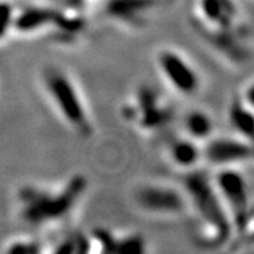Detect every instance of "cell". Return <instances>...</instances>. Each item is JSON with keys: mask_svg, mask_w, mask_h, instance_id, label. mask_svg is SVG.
<instances>
[{"mask_svg": "<svg viewBox=\"0 0 254 254\" xmlns=\"http://www.w3.org/2000/svg\"><path fill=\"white\" fill-rule=\"evenodd\" d=\"M88 190L80 173L57 183H26L16 192L17 217L35 228H60L74 214Z\"/></svg>", "mask_w": 254, "mask_h": 254, "instance_id": "6da1fadb", "label": "cell"}, {"mask_svg": "<svg viewBox=\"0 0 254 254\" xmlns=\"http://www.w3.org/2000/svg\"><path fill=\"white\" fill-rule=\"evenodd\" d=\"M192 218V241L202 251H215L234 241V228L211 175L201 167L182 174Z\"/></svg>", "mask_w": 254, "mask_h": 254, "instance_id": "7a4b0ae2", "label": "cell"}, {"mask_svg": "<svg viewBox=\"0 0 254 254\" xmlns=\"http://www.w3.org/2000/svg\"><path fill=\"white\" fill-rule=\"evenodd\" d=\"M40 84L65 126L83 139L92 136L95 127L90 109L70 73L56 64H47L40 70Z\"/></svg>", "mask_w": 254, "mask_h": 254, "instance_id": "3957f363", "label": "cell"}, {"mask_svg": "<svg viewBox=\"0 0 254 254\" xmlns=\"http://www.w3.org/2000/svg\"><path fill=\"white\" fill-rule=\"evenodd\" d=\"M84 26L86 18L83 12L77 8L59 9L48 4L29 3L17 5L12 34L25 38L57 34L69 39L79 35Z\"/></svg>", "mask_w": 254, "mask_h": 254, "instance_id": "277c9868", "label": "cell"}, {"mask_svg": "<svg viewBox=\"0 0 254 254\" xmlns=\"http://www.w3.org/2000/svg\"><path fill=\"white\" fill-rule=\"evenodd\" d=\"M121 116L137 132L152 136L173 124L175 107L154 84L141 83L122 103Z\"/></svg>", "mask_w": 254, "mask_h": 254, "instance_id": "5b68a950", "label": "cell"}, {"mask_svg": "<svg viewBox=\"0 0 254 254\" xmlns=\"http://www.w3.org/2000/svg\"><path fill=\"white\" fill-rule=\"evenodd\" d=\"M211 181L218 190L234 228V241H253V196L240 167L215 169ZM232 241V243H234Z\"/></svg>", "mask_w": 254, "mask_h": 254, "instance_id": "8992f818", "label": "cell"}, {"mask_svg": "<svg viewBox=\"0 0 254 254\" xmlns=\"http://www.w3.org/2000/svg\"><path fill=\"white\" fill-rule=\"evenodd\" d=\"M131 201L137 210L149 217L178 218L188 213V198L181 182H139L131 190Z\"/></svg>", "mask_w": 254, "mask_h": 254, "instance_id": "52a82bcc", "label": "cell"}, {"mask_svg": "<svg viewBox=\"0 0 254 254\" xmlns=\"http://www.w3.org/2000/svg\"><path fill=\"white\" fill-rule=\"evenodd\" d=\"M154 66L164 83L178 96L190 99L201 91L200 70L181 50L161 47L154 55Z\"/></svg>", "mask_w": 254, "mask_h": 254, "instance_id": "ba28073f", "label": "cell"}, {"mask_svg": "<svg viewBox=\"0 0 254 254\" xmlns=\"http://www.w3.org/2000/svg\"><path fill=\"white\" fill-rule=\"evenodd\" d=\"M253 160V144L238 135H213L202 143V164L214 169L241 167Z\"/></svg>", "mask_w": 254, "mask_h": 254, "instance_id": "9c48e42d", "label": "cell"}, {"mask_svg": "<svg viewBox=\"0 0 254 254\" xmlns=\"http://www.w3.org/2000/svg\"><path fill=\"white\" fill-rule=\"evenodd\" d=\"M88 253L141 254L147 252L143 235L132 231H116L96 227L87 234Z\"/></svg>", "mask_w": 254, "mask_h": 254, "instance_id": "30bf717a", "label": "cell"}, {"mask_svg": "<svg viewBox=\"0 0 254 254\" xmlns=\"http://www.w3.org/2000/svg\"><path fill=\"white\" fill-rule=\"evenodd\" d=\"M167 161L182 174L193 171L202 164V144L187 135L173 136L165 148Z\"/></svg>", "mask_w": 254, "mask_h": 254, "instance_id": "8fae6325", "label": "cell"}, {"mask_svg": "<svg viewBox=\"0 0 254 254\" xmlns=\"http://www.w3.org/2000/svg\"><path fill=\"white\" fill-rule=\"evenodd\" d=\"M254 104L249 103L236 94L231 99L227 108V121L232 134L244 137L247 140H253L254 128Z\"/></svg>", "mask_w": 254, "mask_h": 254, "instance_id": "7c38bea8", "label": "cell"}, {"mask_svg": "<svg viewBox=\"0 0 254 254\" xmlns=\"http://www.w3.org/2000/svg\"><path fill=\"white\" fill-rule=\"evenodd\" d=\"M183 134L197 143H205L215 134L214 118L210 113L200 108H193L184 114L182 120Z\"/></svg>", "mask_w": 254, "mask_h": 254, "instance_id": "4fadbf2b", "label": "cell"}, {"mask_svg": "<svg viewBox=\"0 0 254 254\" xmlns=\"http://www.w3.org/2000/svg\"><path fill=\"white\" fill-rule=\"evenodd\" d=\"M44 244H46V253H88L87 234L79 231H60L48 240L44 239Z\"/></svg>", "mask_w": 254, "mask_h": 254, "instance_id": "5bb4252c", "label": "cell"}, {"mask_svg": "<svg viewBox=\"0 0 254 254\" xmlns=\"http://www.w3.org/2000/svg\"><path fill=\"white\" fill-rule=\"evenodd\" d=\"M4 253L8 254H37L46 253L44 239L31 236V235H20L14 236L4 244Z\"/></svg>", "mask_w": 254, "mask_h": 254, "instance_id": "9a60e30c", "label": "cell"}, {"mask_svg": "<svg viewBox=\"0 0 254 254\" xmlns=\"http://www.w3.org/2000/svg\"><path fill=\"white\" fill-rule=\"evenodd\" d=\"M17 4L10 0H0V42L12 35Z\"/></svg>", "mask_w": 254, "mask_h": 254, "instance_id": "2e32d148", "label": "cell"}]
</instances>
